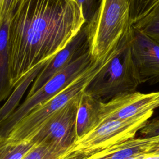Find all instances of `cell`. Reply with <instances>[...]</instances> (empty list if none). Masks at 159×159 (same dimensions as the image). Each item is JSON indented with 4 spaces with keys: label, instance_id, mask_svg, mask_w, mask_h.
<instances>
[{
    "label": "cell",
    "instance_id": "obj_1",
    "mask_svg": "<svg viewBox=\"0 0 159 159\" xmlns=\"http://www.w3.org/2000/svg\"><path fill=\"white\" fill-rule=\"evenodd\" d=\"M85 24L76 0H21L9 21L12 86L64 48Z\"/></svg>",
    "mask_w": 159,
    "mask_h": 159
},
{
    "label": "cell",
    "instance_id": "obj_2",
    "mask_svg": "<svg viewBox=\"0 0 159 159\" xmlns=\"http://www.w3.org/2000/svg\"><path fill=\"white\" fill-rule=\"evenodd\" d=\"M130 30L120 39L107 63L84 90L101 102L136 91L141 84L132 58Z\"/></svg>",
    "mask_w": 159,
    "mask_h": 159
},
{
    "label": "cell",
    "instance_id": "obj_3",
    "mask_svg": "<svg viewBox=\"0 0 159 159\" xmlns=\"http://www.w3.org/2000/svg\"><path fill=\"white\" fill-rule=\"evenodd\" d=\"M88 24L89 50L93 61L111 53L132 27L130 0H100Z\"/></svg>",
    "mask_w": 159,
    "mask_h": 159
},
{
    "label": "cell",
    "instance_id": "obj_4",
    "mask_svg": "<svg viewBox=\"0 0 159 159\" xmlns=\"http://www.w3.org/2000/svg\"><path fill=\"white\" fill-rule=\"evenodd\" d=\"M113 52L101 60L93 61L66 88L52 98L32 109L16 125L5 139L14 142L30 139L52 114L84 91L94 76L107 63Z\"/></svg>",
    "mask_w": 159,
    "mask_h": 159
},
{
    "label": "cell",
    "instance_id": "obj_5",
    "mask_svg": "<svg viewBox=\"0 0 159 159\" xmlns=\"http://www.w3.org/2000/svg\"><path fill=\"white\" fill-rule=\"evenodd\" d=\"M149 110L134 117L107 121L78 139L62 155V159H81L135 137L152 116Z\"/></svg>",
    "mask_w": 159,
    "mask_h": 159
},
{
    "label": "cell",
    "instance_id": "obj_6",
    "mask_svg": "<svg viewBox=\"0 0 159 159\" xmlns=\"http://www.w3.org/2000/svg\"><path fill=\"white\" fill-rule=\"evenodd\" d=\"M94 61L89 50L76 58L53 75L45 84L25 101L0 124V139H5L16 125L32 109L54 97L77 78Z\"/></svg>",
    "mask_w": 159,
    "mask_h": 159
},
{
    "label": "cell",
    "instance_id": "obj_7",
    "mask_svg": "<svg viewBox=\"0 0 159 159\" xmlns=\"http://www.w3.org/2000/svg\"><path fill=\"white\" fill-rule=\"evenodd\" d=\"M81 94L52 114L30 139L36 145L65 153L77 139L76 118Z\"/></svg>",
    "mask_w": 159,
    "mask_h": 159
},
{
    "label": "cell",
    "instance_id": "obj_8",
    "mask_svg": "<svg viewBox=\"0 0 159 159\" xmlns=\"http://www.w3.org/2000/svg\"><path fill=\"white\" fill-rule=\"evenodd\" d=\"M158 107L159 91L149 93L134 91L123 94L101 102L98 127L109 120L129 119Z\"/></svg>",
    "mask_w": 159,
    "mask_h": 159
},
{
    "label": "cell",
    "instance_id": "obj_9",
    "mask_svg": "<svg viewBox=\"0 0 159 159\" xmlns=\"http://www.w3.org/2000/svg\"><path fill=\"white\" fill-rule=\"evenodd\" d=\"M131 53L140 83L159 82V43L139 32L130 30Z\"/></svg>",
    "mask_w": 159,
    "mask_h": 159
},
{
    "label": "cell",
    "instance_id": "obj_10",
    "mask_svg": "<svg viewBox=\"0 0 159 159\" xmlns=\"http://www.w3.org/2000/svg\"><path fill=\"white\" fill-rule=\"evenodd\" d=\"M88 50V24L85 23L67 45L47 61L36 76L26 98L34 94L53 75Z\"/></svg>",
    "mask_w": 159,
    "mask_h": 159
},
{
    "label": "cell",
    "instance_id": "obj_11",
    "mask_svg": "<svg viewBox=\"0 0 159 159\" xmlns=\"http://www.w3.org/2000/svg\"><path fill=\"white\" fill-rule=\"evenodd\" d=\"M159 152V135L134 137L81 159H130Z\"/></svg>",
    "mask_w": 159,
    "mask_h": 159
},
{
    "label": "cell",
    "instance_id": "obj_12",
    "mask_svg": "<svg viewBox=\"0 0 159 159\" xmlns=\"http://www.w3.org/2000/svg\"><path fill=\"white\" fill-rule=\"evenodd\" d=\"M101 102L84 91L81 93L76 118V140L98 127Z\"/></svg>",
    "mask_w": 159,
    "mask_h": 159
},
{
    "label": "cell",
    "instance_id": "obj_13",
    "mask_svg": "<svg viewBox=\"0 0 159 159\" xmlns=\"http://www.w3.org/2000/svg\"><path fill=\"white\" fill-rule=\"evenodd\" d=\"M9 21V19L0 20V103L9 96L13 89L8 50Z\"/></svg>",
    "mask_w": 159,
    "mask_h": 159
},
{
    "label": "cell",
    "instance_id": "obj_14",
    "mask_svg": "<svg viewBox=\"0 0 159 159\" xmlns=\"http://www.w3.org/2000/svg\"><path fill=\"white\" fill-rule=\"evenodd\" d=\"M49 60L42 61L35 66L27 74H26L25 76H24V78L15 87L14 92L11 94L4 104L0 107V124L9 117L18 107L19 101L28 86L36 78Z\"/></svg>",
    "mask_w": 159,
    "mask_h": 159
},
{
    "label": "cell",
    "instance_id": "obj_15",
    "mask_svg": "<svg viewBox=\"0 0 159 159\" xmlns=\"http://www.w3.org/2000/svg\"><path fill=\"white\" fill-rule=\"evenodd\" d=\"M36 146L30 139L14 142L0 139V159H22Z\"/></svg>",
    "mask_w": 159,
    "mask_h": 159
},
{
    "label": "cell",
    "instance_id": "obj_16",
    "mask_svg": "<svg viewBox=\"0 0 159 159\" xmlns=\"http://www.w3.org/2000/svg\"><path fill=\"white\" fill-rule=\"evenodd\" d=\"M132 26L159 43V6L146 17L133 24Z\"/></svg>",
    "mask_w": 159,
    "mask_h": 159
},
{
    "label": "cell",
    "instance_id": "obj_17",
    "mask_svg": "<svg viewBox=\"0 0 159 159\" xmlns=\"http://www.w3.org/2000/svg\"><path fill=\"white\" fill-rule=\"evenodd\" d=\"M159 6V0H130V22L133 24Z\"/></svg>",
    "mask_w": 159,
    "mask_h": 159
},
{
    "label": "cell",
    "instance_id": "obj_18",
    "mask_svg": "<svg viewBox=\"0 0 159 159\" xmlns=\"http://www.w3.org/2000/svg\"><path fill=\"white\" fill-rule=\"evenodd\" d=\"M62 155L63 154L46 146L37 145L22 159H62Z\"/></svg>",
    "mask_w": 159,
    "mask_h": 159
},
{
    "label": "cell",
    "instance_id": "obj_19",
    "mask_svg": "<svg viewBox=\"0 0 159 159\" xmlns=\"http://www.w3.org/2000/svg\"><path fill=\"white\" fill-rule=\"evenodd\" d=\"M21 0H2L0 7V20L10 19Z\"/></svg>",
    "mask_w": 159,
    "mask_h": 159
},
{
    "label": "cell",
    "instance_id": "obj_20",
    "mask_svg": "<svg viewBox=\"0 0 159 159\" xmlns=\"http://www.w3.org/2000/svg\"><path fill=\"white\" fill-rule=\"evenodd\" d=\"M76 1L81 10L85 23L89 22L96 11L94 0H76Z\"/></svg>",
    "mask_w": 159,
    "mask_h": 159
},
{
    "label": "cell",
    "instance_id": "obj_21",
    "mask_svg": "<svg viewBox=\"0 0 159 159\" xmlns=\"http://www.w3.org/2000/svg\"><path fill=\"white\" fill-rule=\"evenodd\" d=\"M139 133L143 137L159 135V117L148 120L140 130Z\"/></svg>",
    "mask_w": 159,
    "mask_h": 159
},
{
    "label": "cell",
    "instance_id": "obj_22",
    "mask_svg": "<svg viewBox=\"0 0 159 159\" xmlns=\"http://www.w3.org/2000/svg\"><path fill=\"white\" fill-rule=\"evenodd\" d=\"M130 159H159V152L145 155H141Z\"/></svg>",
    "mask_w": 159,
    "mask_h": 159
},
{
    "label": "cell",
    "instance_id": "obj_23",
    "mask_svg": "<svg viewBox=\"0 0 159 159\" xmlns=\"http://www.w3.org/2000/svg\"><path fill=\"white\" fill-rule=\"evenodd\" d=\"M1 1H2V0H0V7H1Z\"/></svg>",
    "mask_w": 159,
    "mask_h": 159
}]
</instances>
